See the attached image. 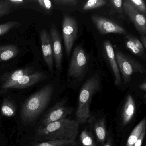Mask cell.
<instances>
[{
	"instance_id": "obj_12",
	"label": "cell",
	"mask_w": 146,
	"mask_h": 146,
	"mask_svg": "<svg viewBox=\"0 0 146 146\" xmlns=\"http://www.w3.org/2000/svg\"><path fill=\"white\" fill-rule=\"evenodd\" d=\"M103 48L105 57L108 61L114 75V84L116 86H119L122 82V78L117 64L112 44L108 40L105 41L103 42Z\"/></svg>"
},
{
	"instance_id": "obj_23",
	"label": "cell",
	"mask_w": 146,
	"mask_h": 146,
	"mask_svg": "<svg viewBox=\"0 0 146 146\" xmlns=\"http://www.w3.org/2000/svg\"><path fill=\"white\" fill-rule=\"evenodd\" d=\"M80 137L83 146H96L93 136L87 129L83 130L82 131Z\"/></svg>"
},
{
	"instance_id": "obj_34",
	"label": "cell",
	"mask_w": 146,
	"mask_h": 146,
	"mask_svg": "<svg viewBox=\"0 0 146 146\" xmlns=\"http://www.w3.org/2000/svg\"><path fill=\"white\" fill-rule=\"evenodd\" d=\"M103 146H113L111 139L109 138Z\"/></svg>"
},
{
	"instance_id": "obj_30",
	"label": "cell",
	"mask_w": 146,
	"mask_h": 146,
	"mask_svg": "<svg viewBox=\"0 0 146 146\" xmlns=\"http://www.w3.org/2000/svg\"><path fill=\"white\" fill-rule=\"evenodd\" d=\"M123 0H112L110 1L111 5L114 8L118 11H123Z\"/></svg>"
},
{
	"instance_id": "obj_16",
	"label": "cell",
	"mask_w": 146,
	"mask_h": 146,
	"mask_svg": "<svg viewBox=\"0 0 146 146\" xmlns=\"http://www.w3.org/2000/svg\"><path fill=\"white\" fill-rule=\"evenodd\" d=\"M135 111L136 106L134 99L131 95H128L123 109V125H125L130 122L135 113Z\"/></svg>"
},
{
	"instance_id": "obj_33",
	"label": "cell",
	"mask_w": 146,
	"mask_h": 146,
	"mask_svg": "<svg viewBox=\"0 0 146 146\" xmlns=\"http://www.w3.org/2000/svg\"><path fill=\"white\" fill-rule=\"evenodd\" d=\"M139 88L141 90L143 91H146V82H143L140 84L139 86Z\"/></svg>"
},
{
	"instance_id": "obj_2",
	"label": "cell",
	"mask_w": 146,
	"mask_h": 146,
	"mask_svg": "<svg viewBox=\"0 0 146 146\" xmlns=\"http://www.w3.org/2000/svg\"><path fill=\"white\" fill-rule=\"evenodd\" d=\"M79 125L77 120L65 118L38 129L36 134L42 139L48 141H75L78 134Z\"/></svg>"
},
{
	"instance_id": "obj_4",
	"label": "cell",
	"mask_w": 146,
	"mask_h": 146,
	"mask_svg": "<svg viewBox=\"0 0 146 146\" xmlns=\"http://www.w3.org/2000/svg\"><path fill=\"white\" fill-rule=\"evenodd\" d=\"M88 59L85 51L81 46L75 48L72 55L67 72V79L76 82L82 81L85 75Z\"/></svg>"
},
{
	"instance_id": "obj_14",
	"label": "cell",
	"mask_w": 146,
	"mask_h": 146,
	"mask_svg": "<svg viewBox=\"0 0 146 146\" xmlns=\"http://www.w3.org/2000/svg\"><path fill=\"white\" fill-rule=\"evenodd\" d=\"M47 78V75L43 72H35L31 74L24 76L19 80L11 84L8 89L26 88L43 81Z\"/></svg>"
},
{
	"instance_id": "obj_28",
	"label": "cell",
	"mask_w": 146,
	"mask_h": 146,
	"mask_svg": "<svg viewBox=\"0 0 146 146\" xmlns=\"http://www.w3.org/2000/svg\"><path fill=\"white\" fill-rule=\"evenodd\" d=\"M53 3L56 5L75 6L78 3L77 0H54Z\"/></svg>"
},
{
	"instance_id": "obj_31",
	"label": "cell",
	"mask_w": 146,
	"mask_h": 146,
	"mask_svg": "<svg viewBox=\"0 0 146 146\" xmlns=\"http://www.w3.org/2000/svg\"><path fill=\"white\" fill-rule=\"evenodd\" d=\"M145 131H146V128L143 130L141 134L140 135V137L137 139V141L135 143L134 146H141L144 137H145Z\"/></svg>"
},
{
	"instance_id": "obj_17",
	"label": "cell",
	"mask_w": 146,
	"mask_h": 146,
	"mask_svg": "<svg viewBox=\"0 0 146 146\" xmlns=\"http://www.w3.org/2000/svg\"><path fill=\"white\" fill-rule=\"evenodd\" d=\"M19 50L16 45L10 44L0 46V62H5L17 57Z\"/></svg>"
},
{
	"instance_id": "obj_7",
	"label": "cell",
	"mask_w": 146,
	"mask_h": 146,
	"mask_svg": "<svg viewBox=\"0 0 146 146\" xmlns=\"http://www.w3.org/2000/svg\"><path fill=\"white\" fill-rule=\"evenodd\" d=\"M91 19L96 29L101 35L114 33L125 35L128 34L125 29L112 20L96 15L91 16Z\"/></svg>"
},
{
	"instance_id": "obj_6",
	"label": "cell",
	"mask_w": 146,
	"mask_h": 146,
	"mask_svg": "<svg viewBox=\"0 0 146 146\" xmlns=\"http://www.w3.org/2000/svg\"><path fill=\"white\" fill-rule=\"evenodd\" d=\"M78 24L76 20L72 16L65 15L62 22V35L66 52L70 56L78 33Z\"/></svg>"
},
{
	"instance_id": "obj_13",
	"label": "cell",
	"mask_w": 146,
	"mask_h": 146,
	"mask_svg": "<svg viewBox=\"0 0 146 146\" xmlns=\"http://www.w3.org/2000/svg\"><path fill=\"white\" fill-rule=\"evenodd\" d=\"M34 70V67L28 66L5 73L0 77V82L2 83L1 88L3 90L8 89L11 84L19 80L24 76L35 72Z\"/></svg>"
},
{
	"instance_id": "obj_1",
	"label": "cell",
	"mask_w": 146,
	"mask_h": 146,
	"mask_svg": "<svg viewBox=\"0 0 146 146\" xmlns=\"http://www.w3.org/2000/svg\"><path fill=\"white\" fill-rule=\"evenodd\" d=\"M54 91L52 84H48L31 96L22 106L20 116L24 123L35 121L49 104Z\"/></svg>"
},
{
	"instance_id": "obj_10",
	"label": "cell",
	"mask_w": 146,
	"mask_h": 146,
	"mask_svg": "<svg viewBox=\"0 0 146 146\" xmlns=\"http://www.w3.org/2000/svg\"><path fill=\"white\" fill-rule=\"evenodd\" d=\"M50 36L55 68L57 72H59L62 70L63 60L62 41L58 30L54 23L51 25Z\"/></svg>"
},
{
	"instance_id": "obj_11",
	"label": "cell",
	"mask_w": 146,
	"mask_h": 146,
	"mask_svg": "<svg viewBox=\"0 0 146 146\" xmlns=\"http://www.w3.org/2000/svg\"><path fill=\"white\" fill-rule=\"evenodd\" d=\"M40 40L44 61L49 71L52 73L54 71V61L50 36L46 29H43L41 31Z\"/></svg>"
},
{
	"instance_id": "obj_20",
	"label": "cell",
	"mask_w": 146,
	"mask_h": 146,
	"mask_svg": "<svg viewBox=\"0 0 146 146\" xmlns=\"http://www.w3.org/2000/svg\"><path fill=\"white\" fill-rule=\"evenodd\" d=\"M1 113L7 117L15 116L16 113V107L14 102L9 98H5L1 106Z\"/></svg>"
},
{
	"instance_id": "obj_3",
	"label": "cell",
	"mask_w": 146,
	"mask_h": 146,
	"mask_svg": "<svg viewBox=\"0 0 146 146\" xmlns=\"http://www.w3.org/2000/svg\"><path fill=\"white\" fill-rule=\"evenodd\" d=\"M100 78L97 75L90 77L85 82L79 93L78 105L76 112L77 121L84 123L90 118V105L92 98L100 88Z\"/></svg>"
},
{
	"instance_id": "obj_21",
	"label": "cell",
	"mask_w": 146,
	"mask_h": 146,
	"mask_svg": "<svg viewBox=\"0 0 146 146\" xmlns=\"http://www.w3.org/2000/svg\"><path fill=\"white\" fill-rule=\"evenodd\" d=\"M76 145L75 141L60 140L48 141H47L38 143L32 146H74Z\"/></svg>"
},
{
	"instance_id": "obj_8",
	"label": "cell",
	"mask_w": 146,
	"mask_h": 146,
	"mask_svg": "<svg viewBox=\"0 0 146 146\" xmlns=\"http://www.w3.org/2000/svg\"><path fill=\"white\" fill-rule=\"evenodd\" d=\"M123 11L132 22L137 31L141 35H146V19L145 14L137 11L129 1H123Z\"/></svg>"
},
{
	"instance_id": "obj_27",
	"label": "cell",
	"mask_w": 146,
	"mask_h": 146,
	"mask_svg": "<svg viewBox=\"0 0 146 146\" xmlns=\"http://www.w3.org/2000/svg\"><path fill=\"white\" fill-rule=\"evenodd\" d=\"M129 1L140 13L143 14H146V4L143 0H129Z\"/></svg>"
},
{
	"instance_id": "obj_15",
	"label": "cell",
	"mask_w": 146,
	"mask_h": 146,
	"mask_svg": "<svg viewBox=\"0 0 146 146\" xmlns=\"http://www.w3.org/2000/svg\"><path fill=\"white\" fill-rule=\"evenodd\" d=\"M124 40L125 46L128 50L134 55L146 60L145 49L138 38L127 34L125 36Z\"/></svg>"
},
{
	"instance_id": "obj_5",
	"label": "cell",
	"mask_w": 146,
	"mask_h": 146,
	"mask_svg": "<svg viewBox=\"0 0 146 146\" xmlns=\"http://www.w3.org/2000/svg\"><path fill=\"white\" fill-rule=\"evenodd\" d=\"M115 55L119 72L125 83L129 82L131 76L135 73L146 72L144 66L128 54L117 50Z\"/></svg>"
},
{
	"instance_id": "obj_29",
	"label": "cell",
	"mask_w": 146,
	"mask_h": 146,
	"mask_svg": "<svg viewBox=\"0 0 146 146\" xmlns=\"http://www.w3.org/2000/svg\"><path fill=\"white\" fill-rule=\"evenodd\" d=\"M7 2L12 7H18L25 5L29 2V1H19V0H7Z\"/></svg>"
},
{
	"instance_id": "obj_18",
	"label": "cell",
	"mask_w": 146,
	"mask_h": 146,
	"mask_svg": "<svg viewBox=\"0 0 146 146\" xmlns=\"http://www.w3.org/2000/svg\"><path fill=\"white\" fill-rule=\"evenodd\" d=\"M94 129L97 140L101 143L103 144L107 136L105 119L101 118L97 120L94 124Z\"/></svg>"
},
{
	"instance_id": "obj_25",
	"label": "cell",
	"mask_w": 146,
	"mask_h": 146,
	"mask_svg": "<svg viewBox=\"0 0 146 146\" xmlns=\"http://www.w3.org/2000/svg\"><path fill=\"white\" fill-rule=\"evenodd\" d=\"M35 2L38 4L42 9L47 12L52 11L53 8L52 1L49 0H34L29 1V2Z\"/></svg>"
},
{
	"instance_id": "obj_26",
	"label": "cell",
	"mask_w": 146,
	"mask_h": 146,
	"mask_svg": "<svg viewBox=\"0 0 146 146\" xmlns=\"http://www.w3.org/2000/svg\"><path fill=\"white\" fill-rule=\"evenodd\" d=\"M12 9V7L9 5L7 0L0 1V18L11 13Z\"/></svg>"
},
{
	"instance_id": "obj_19",
	"label": "cell",
	"mask_w": 146,
	"mask_h": 146,
	"mask_svg": "<svg viewBox=\"0 0 146 146\" xmlns=\"http://www.w3.org/2000/svg\"><path fill=\"white\" fill-rule=\"evenodd\" d=\"M146 118H144L134 128L128 137L125 146H134L143 130L146 128Z\"/></svg>"
},
{
	"instance_id": "obj_32",
	"label": "cell",
	"mask_w": 146,
	"mask_h": 146,
	"mask_svg": "<svg viewBox=\"0 0 146 146\" xmlns=\"http://www.w3.org/2000/svg\"><path fill=\"white\" fill-rule=\"evenodd\" d=\"M141 41L142 45L143 46L144 49L146 48V35H141Z\"/></svg>"
},
{
	"instance_id": "obj_22",
	"label": "cell",
	"mask_w": 146,
	"mask_h": 146,
	"mask_svg": "<svg viewBox=\"0 0 146 146\" xmlns=\"http://www.w3.org/2000/svg\"><path fill=\"white\" fill-rule=\"evenodd\" d=\"M108 2L107 1L105 0H89L83 6V10L84 11H88L100 8L106 5Z\"/></svg>"
},
{
	"instance_id": "obj_24",
	"label": "cell",
	"mask_w": 146,
	"mask_h": 146,
	"mask_svg": "<svg viewBox=\"0 0 146 146\" xmlns=\"http://www.w3.org/2000/svg\"><path fill=\"white\" fill-rule=\"evenodd\" d=\"M21 25V23L16 21H10L0 24V36L5 35L11 30L18 28Z\"/></svg>"
},
{
	"instance_id": "obj_9",
	"label": "cell",
	"mask_w": 146,
	"mask_h": 146,
	"mask_svg": "<svg viewBox=\"0 0 146 146\" xmlns=\"http://www.w3.org/2000/svg\"><path fill=\"white\" fill-rule=\"evenodd\" d=\"M72 112V109L66 106L65 101L57 102L44 117L38 129L42 128L53 122L66 118L67 115Z\"/></svg>"
}]
</instances>
